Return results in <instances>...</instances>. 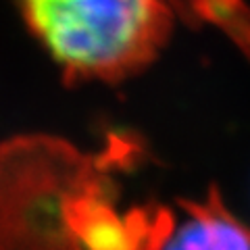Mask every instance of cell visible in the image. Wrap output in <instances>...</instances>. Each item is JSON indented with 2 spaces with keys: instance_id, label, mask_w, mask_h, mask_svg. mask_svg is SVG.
<instances>
[{
  "instance_id": "cell-1",
  "label": "cell",
  "mask_w": 250,
  "mask_h": 250,
  "mask_svg": "<svg viewBox=\"0 0 250 250\" xmlns=\"http://www.w3.org/2000/svg\"><path fill=\"white\" fill-rule=\"evenodd\" d=\"M27 25L69 77L117 80L167 38V0H19Z\"/></svg>"
},
{
  "instance_id": "cell-2",
  "label": "cell",
  "mask_w": 250,
  "mask_h": 250,
  "mask_svg": "<svg viewBox=\"0 0 250 250\" xmlns=\"http://www.w3.org/2000/svg\"><path fill=\"white\" fill-rule=\"evenodd\" d=\"M65 152L46 140H13L0 148V250H77L62 236L61 165Z\"/></svg>"
},
{
  "instance_id": "cell-3",
  "label": "cell",
  "mask_w": 250,
  "mask_h": 250,
  "mask_svg": "<svg viewBox=\"0 0 250 250\" xmlns=\"http://www.w3.org/2000/svg\"><path fill=\"white\" fill-rule=\"evenodd\" d=\"M148 250H250V228L217 200L190 205L169 219Z\"/></svg>"
}]
</instances>
